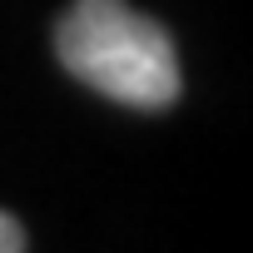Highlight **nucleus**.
I'll list each match as a JSON object with an SVG mask.
<instances>
[{
  "label": "nucleus",
  "instance_id": "f257e3e1",
  "mask_svg": "<svg viewBox=\"0 0 253 253\" xmlns=\"http://www.w3.org/2000/svg\"><path fill=\"white\" fill-rule=\"evenodd\" d=\"M55 55L80 84L129 109H169L184 84L169 30L124 0H75L55 25Z\"/></svg>",
  "mask_w": 253,
  "mask_h": 253
},
{
  "label": "nucleus",
  "instance_id": "f03ea898",
  "mask_svg": "<svg viewBox=\"0 0 253 253\" xmlns=\"http://www.w3.org/2000/svg\"><path fill=\"white\" fill-rule=\"evenodd\" d=\"M20 248H25V228L10 213H0V253H20Z\"/></svg>",
  "mask_w": 253,
  "mask_h": 253
}]
</instances>
